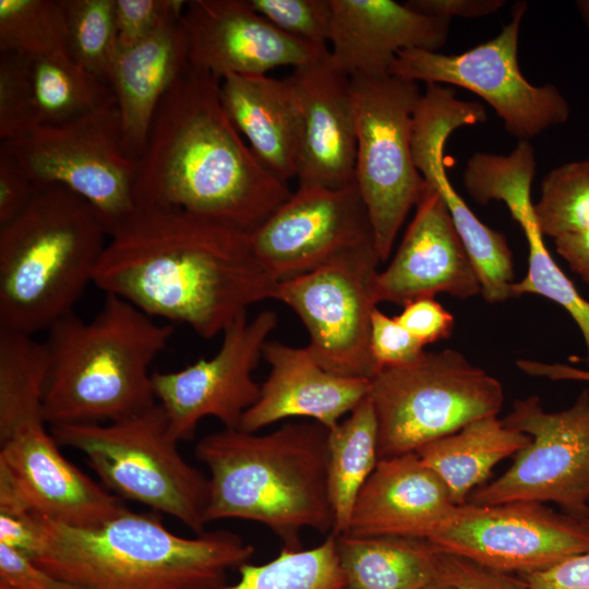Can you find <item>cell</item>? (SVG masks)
<instances>
[{
    "label": "cell",
    "mask_w": 589,
    "mask_h": 589,
    "mask_svg": "<svg viewBox=\"0 0 589 589\" xmlns=\"http://www.w3.org/2000/svg\"><path fill=\"white\" fill-rule=\"evenodd\" d=\"M172 334L171 324L108 293L92 320L74 312L61 317L44 340L49 364L47 423H107L157 402L152 365Z\"/></svg>",
    "instance_id": "5"
},
{
    "label": "cell",
    "mask_w": 589,
    "mask_h": 589,
    "mask_svg": "<svg viewBox=\"0 0 589 589\" xmlns=\"http://www.w3.org/2000/svg\"><path fill=\"white\" fill-rule=\"evenodd\" d=\"M250 238L259 262L277 283L338 262H381L356 182L336 189L298 187Z\"/></svg>",
    "instance_id": "13"
},
{
    "label": "cell",
    "mask_w": 589,
    "mask_h": 589,
    "mask_svg": "<svg viewBox=\"0 0 589 589\" xmlns=\"http://www.w3.org/2000/svg\"><path fill=\"white\" fill-rule=\"evenodd\" d=\"M190 64L221 81L230 74L262 75L293 69L329 52L294 38L260 14L249 0H189L181 16Z\"/></svg>",
    "instance_id": "19"
},
{
    "label": "cell",
    "mask_w": 589,
    "mask_h": 589,
    "mask_svg": "<svg viewBox=\"0 0 589 589\" xmlns=\"http://www.w3.org/2000/svg\"><path fill=\"white\" fill-rule=\"evenodd\" d=\"M350 79L357 127L354 182L385 262L426 185L412 154L414 113L423 93L419 83L392 74Z\"/></svg>",
    "instance_id": "9"
},
{
    "label": "cell",
    "mask_w": 589,
    "mask_h": 589,
    "mask_svg": "<svg viewBox=\"0 0 589 589\" xmlns=\"http://www.w3.org/2000/svg\"><path fill=\"white\" fill-rule=\"evenodd\" d=\"M239 578L218 589H345L339 566L336 536L310 549L283 548L263 564L244 563Z\"/></svg>",
    "instance_id": "31"
},
{
    "label": "cell",
    "mask_w": 589,
    "mask_h": 589,
    "mask_svg": "<svg viewBox=\"0 0 589 589\" xmlns=\"http://www.w3.org/2000/svg\"><path fill=\"white\" fill-rule=\"evenodd\" d=\"M370 344L378 370L408 364L424 352L422 346L396 318L377 306L371 315Z\"/></svg>",
    "instance_id": "38"
},
{
    "label": "cell",
    "mask_w": 589,
    "mask_h": 589,
    "mask_svg": "<svg viewBox=\"0 0 589 589\" xmlns=\"http://www.w3.org/2000/svg\"><path fill=\"white\" fill-rule=\"evenodd\" d=\"M380 262L345 261L277 283L273 299L288 305L309 334L305 346L325 370L371 380V315L377 306L370 284Z\"/></svg>",
    "instance_id": "16"
},
{
    "label": "cell",
    "mask_w": 589,
    "mask_h": 589,
    "mask_svg": "<svg viewBox=\"0 0 589 589\" xmlns=\"http://www.w3.org/2000/svg\"><path fill=\"white\" fill-rule=\"evenodd\" d=\"M194 455L209 473L207 525L256 522L292 550L302 548L305 529L333 532L324 425L288 422L265 434L224 428L203 436Z\"/></svg>",
    "instance_id": "3"
},
{
    "label": "cell",
    "mask_w": 589,
    "mask_h": 589,
    "mask_svg": "<svg viewBox=\"0 0 589 589\" xmlns=\"http://www.w3.org/2000/svg\"><path fill=\"white\" fill-rule=\"evenodd\" d=\"M588 526H589V521H587Z\"/></svg>",
    "instance_id": "50"
},
{
    "label": "cell",
    "mask_w": 589,
    "mask_h": 589,
    "mask_svg": "<svg viewBox=\"0 0 589 589\" xmlns=\"http://www.w3.org/2000/svg\"><path fill=\"white\" fill-rule=\"evenodd\" d=\"M345 589H424L436 581L441 552L426 539L336 537Z\"/></svg>",
    "instance_id": "29"
},
{
    "label": "cell",
    "mask_w": 589,
    "mask_h": 589,
    "mask_svg": "<svg viewBox=\"0 0 589 589\" xmlns=\"http://www.w3.org/2000/svg\"><path fill=\"white\" fill-rule=\"evenodd\" d=\"M378 461V424L366 396L328 430L327 491L334 515L332 534L347 533L357 496Z\"/></svg>",
    "instance_id": "30"
},
{
    "label": "cell",
    "mask_w": 589,
    "mask_h": 589,
    "mask_svg": "<svg viewBox=\"0 0 589 589\" xmlns=\"http://www.w3.org/2000/svg\"><path fill=\"white\" fill-rule=\"evenodd\" d=\"M278 323L264 310L253 318H236L221 334L218 351L208 359L168 372L154 371L153 389L178 441L192 440L200 422L217 419L225 429H239L244 413L256 402L261 385L253 372Z\"/></svg>",
    "instance_id": "15"
},
{
    "label": "cell",
    "mask_w": 589,
    "mask_h": 589,
    "mask_svg": "<svg viewBox=\"0 0 589 589\" xmlns=\"http://www.w3.org/2000/svg\"><path fill=\"white\" fill-rule=\"evenodd\" d=\"M189 63L181 17L118 48L110 87L121 117L123 148L132 159L143 153L160 100Z\"/></svg>",
    "instance_id": "27"
},
{
    "label": "cell",
    "mask_w": 589,
    "mask_h": 589,
    "mask_svg": "<svg viewBox=\"0 0 589 589\" xmlns=\"http://www.w3.org/2000/svg\"><path fill=\"white\" fill-rule=\"evenodd\" d=\"M70 58L110 86L118 51L115 0H61Z\"/></svg>",
    "instance_id": "33"
},
{
    "label": "cell",
    "mask_w": 589,
    "mask_h": 589,
    "mask_svg": "<svg viewBox=\"0 0 589 589\" xmlns=\"http://www.w3.org/2000/svg\"><path fill=\"white\" fill-rule=\"evenodd\" d=\"M518 369L531 376L545 377L551 381H578L589 383V371L566 363H548L520 359L516 361Z\"/></svg>",
    "instance_id": "47"
},
{
    "label": "cell",
    "mask_w": 589,
    "mask_h": 589,
    "mask_svg": "<svg viewBox=\"0 0 589 589\" xmlns=\"http://www.w3.org/2000/svg\"><path fill=\"white\" fill-rule=\"evenodd\" d=\"M263 358L271 371L259 399L241 420L243 431L259 432L290 418H305L330 430L369 395L370 380L325 370L306 347L268 340Z\"/></svg>",
    "instance_id": "24"
},
{
    "label": "cell",
    "mask_w": 589,
    "mask_h": 589,
    "mask_svg": "<svg viewBox=\"0 0 589 589\" xmlns=\"http://www.w3.org/2000/svg\"><path fill=\"white\" fill-rule=\"evenodd\" d=\"M36 516L41 548L32 562L89 589H218L255 551L226 530L178 536L155 512L127 508L92 527Z\"/></svg>",
    "instance_id": "4"
},
{
    "label": "cell",
    "mask_w": 589,
    "mask_h": 589,
    "mask_svg": "<svg viewBox=\"0 0 589 589\" xmlns=\"http://www.w3.org/2000/svg\"><path fill=\"white\" fill-rule=\"evenodd\" d=\"M0 589H89L57 577L0 544Z\"/></svg>",
    "instance_id": "41"
},
{
    "label": "cell",
    "mask_w": 589,
    "mask_h": 589,
    "mask_svg": "<svg viewBox=\"0 0 589 589\" xmlns=\"http://www.w3.org/2000/svg\"><path fill=\"white\" fill-rule=\"evenodd\" d=\"M93 284L151 317L221 335L277 285L250 233L177 207L136 205L109 233Z\"/></svg>",
    "instance_id": "1"
},
{
    "label": "cell",
    "mask_w": 589,
    "mask_h": 589,
    "mask_svg": "<svg viewBox=\"0 0 589 589\" xmlns=\"http://www.w3.org/2000/svg\"><path fill=\"white\" fill-rule=\"evenodd\" d=\"M50 431L59 446L81 453L119 498L168 515L196 534L206 531L208 477L180 454L158 402L120 420L55 425Z\"/></svg>",
    "instance_id": "7"
},
{
    "label": "cell",
    "mask_w": 589,
    "mask_h": 589,
    "mask_svg": "<svg viewBox=\"0 0 589 589\" xmlns=\"http://www.w3.org/2000/svg\"><path fill=\"white\" fill-rule=\"evenodd\" d=\"M396 318L422 346L448 338L455 326L454 315L433 297L406 303Z\"/></svg>",
    "instance_id": "40"
},
{
    "label": "cell",
    "mask_w": 589,
    "mask_h": 589,
    "mask_svg": "<svg viewBox=\"0 0 589 589\" xmlns=\"http://www.w3.org/2000/svg\"><path fill=\"white\" fill-rule=\"evenodd\" d=\"M486 121L482 104L457 98L452 88L428 84L414 113L412 154L425 182L443 199L455 229L476 268L481 294L489 303L513 296L514 262L506 237L484 225L450 183L444 147L457 129Z\"/></svg>",
    "instance_id": "18"
},
{
    "label": "cell",
    "mask_w": 589,
    "mask_h": 589,
    "mask_svg": "<svg viewBox=\"0 0 589 589\" xmlns=\"http://www.w3.org/2000/svg\"><path fill=\"white\" fill-rule=\"evenodd\" d=\"M329 52L350 77H386L405 49L438 51L452 20L417 12L394 0H330Z\"/></svg>",
    "instance_id": "23"
},
{
    "label": "cell",
    "mask_w": 589,
    "mask_h": 589,
    "mask_svg": "<svg viewBox=\"0 0 589 589\" xmlns=\"http://www.w3.org/2000/svg\"><path fill=\"white\" fill-rule=\"evenodd\" d=\"M503 422L531 441L506 472L472 491L469 503L552 502L589 521V392L556 412L534 395L516 399Z\"/></svg>",
    "instance_id": "11"
},
{
    "label": "cell",
    "mask_w": 589,
    "mask_h": 589,
    "mask_svg": "<svg viewBox=\"0 0 589 589\" xmlns=\"http://www.w3.org/2000/svg\"><path fill=\"white\" fill-rule=\"evenodd\" d=\"M424 589H455V588L449 586V585H446L444 582H441V581L436 580V581L430 584L429 586H426Z\"/></svg>",
    "instance_id": "49"
},
{
    "label": "cell",
    "mask_w": 589,
    "mask_h": 589,
    "mask_svg": "<svg viewBox=\"0 0 589 589\" xmlns=\"http://www.w3.org/2000/svg\"><path fill=\"white\" fill-rule=\"evenodd\" d=\"M302 118L298 187L336 189L354 182L357 127L351 79L330 52L287 76Z\"/></svg>",
    "instance_id": "21"
},
{
    "label": "cell",
    "mask_w": 589,
    "mask_h": 589,
    "mask_svg": "<svg viewBox=\"0 0 589 589\" xmlns=\"http://www.w3.org/2000/svg\"><path fill=\"white\" fill-rule=\"evenodd\" d=\"M219 96L228 118L261 164L286 183L297 178L302 118L289 80L230 74L220 81Z\"/></svg>",
    "instance_id": "26"
},
{
    "label": "cell",
    "mask_w": 589,
    "mask_h": 589,
    "mask_svg": "<svg viewBox=\"0 0 589 589\" xmlns=\"http://www.w3.org/2000/svg\"><path fill=\"white\" fill-rule=\"evenodd\" d=\"M482 566L531 573L589 552V526L538 502L456 505L428 539Z\"/></svg>",
    "instance_id": "14"
},
{
    "label": "cell",
    "mask_w": 589,
    "mask_h": 589,
    "mask_svg": "<svg viewBox=\"0 0 589 589\" xmlns=\"http://www.w3.org/2000/svg\"><path fill=\"white\" fill-rule=\"evenodd\" d=\"M35 188L60 185L86 200L110 231L135 208L136 160L127 155L116 98L74 120L1 142Z\"/></svg>",
    "instance_id": "10"
},
{
    "label": "cell",
    "mask_w": 589,
    "mask_h": 589,
    "mask_svg": "<svg viewBox=\"0 0 589 589\" xmlns=\"http://www.w3.org/2000/svg\"><path fill=\"white\" fill-rule=\"evenodd\" d=\"M554 247L569 268L589 286V230L560 236L554 239Z\"/></svg>",
    "instance_id": "46"
},
{
    "label": "cell",
    "mask_w": 589,
    "mask_h": 589,
    "mask_svg": "<svg viewBox=\"0 0 589 589\" xmlns=\"http://www.w3.org/2000/svg\"><path fill=\"white\" fill-rule=\"evenodd\" d=\"M374 303L398 305L446 293L467 299L481 294L476 268L440 193L426 183L414 216L389 265L370 284Z\"/></svg>",
    "instance_id": "20"
},
{
    "label": "cell",
    "mask_w": 589,
    "mask_h": 589,
    "mask_svg": "<svg viewBox=\"0 0 589 589\" xmlns=\"http://www.w3.org/2000/svg\"><path fill=\"white\" fill-rule=\"evenodd\" d=\"M44 417L0 430V502L75 527L119 515L121 498L68 460Z\"/></svg>",
    "instance_id": "17"
},
{
    "label": "cell",
    "mask_w": 589,
    "mask_h": 589,
    "mask_svg": "<svg viewBox=\"0 0 589 589\" xmlns=\"http://www.w3.org/2000/svg\"><path fill=\"white\" fill-rule=\"evenodd\" d=\"M576 7L585 25L589 28V0L576 1Z\"/></svg>",
    "instance_id": "48"
},
{
    "label": "cell",
    "mask_w": 589,
    "mask_h": 589,
    "mask_svg": "<svg viewBox=\"0 0 589 589\" xmlns=\"http://www.w3.org/2000/svg\"><path fill=\"white\" fill-rule=\"evenodd\" d=\"M378 424V459L417 452L466 424L497 416L498 380L457 350L424 351L414 361L383 368L370 380Z\"/></svg>",
    "instance_id": "8"
},
{
    "label": "cell",
    "mask_w": 589,
    "mask_h": 589,
    "mask_svg": "<svg viewBox=\"0 0 589 589\" xmlns=\"http://www.w3.org/2000/svg\"><path fill=\"white\" fill-rule=\"evenodd\" d=\"M0 544L35 560L41 548V531L35 513L0 507Z\"/></svg>",
    "instance_id": "43"
},
{
    "label": "cell",
    "mask_w": 589,
    "mask_h": 589,
    "mask_svg": "<svg viewBox=\"0 0 589 589\" xmlns=\"http://www.w3.org/2000/svg\"><path fill=\"white\" fill-rule=\"evenodd\" d=\"M281 32L300 40L328 46L333 10L330 0H249Z\"/></svg>",
    "instance_id": "36"
},
{
    "label": "cell",
    "mask_w": 589,
    "mask_h": 589,
    "mask_svg": "<svg viewBox=\"0 0 589 589\" xmlns=\"http://www.w3.org/2000/svg\"><path fill=\"white\" fill-rule=\"evenodd\" d=\"M437 581L455 589H530L520 576L492 569L470 560L440 554Z\"/></svg>",
    "instance_id": "39"
},
{
    "label": "cell",
    "mask_w": 589,
    "mask_h": 589,
    "mask_svg": "<svg viewBox=\"0 0 589 589\" xmlns=\"http://www.w3.org/2000/svg\"><path fill=\"white\" fill-rule=\"evenodd\" d=\"M108 238L86 200L60 185L36 188L28 205L0 226V328L34 335L72 313Z\"/></svg>",
    "instance_id": "6"
},
{
    "label": "cell",
    "mask_w": 589,
    "mask_h": 589,
    "mask_svg": "<svg viewBox=\"0 0 589 589\" xmlns=\"http://www.w3.org/2000/svg\"><path fill=\"white\" fill-rule=\"evenodd\" d=\"M527 2H516L510 21L492 39L459 55L405 49L398 52L390 74L413 82L452 84L485 100L519 141L565 123L569 105L553 84H531L518 64L519 29Z\"/></svg>",
    "instance_id": "12"
},
{
    "label": "cell",
    "mask_w": 589,
    "mask_h": 589,
    "mask_svg": "<svg viewBox=\"0 0 589 589\" xmlns=\"http://www.w3.org/2000/svg\"><path fill=\"white\" fill-rule=\"evenodd\" d=\"M505 3V0H408L405 2L417 12L448 20L486 16L497 12Z\"/></svg>",
    "instance_id": "45"
},
{
    "label": "cell",
    "mask_w": 589,
    "mask_h": 589,
    "mask_svg": "<svg viewBox=\"0 0 589 589\" xmlns=\"http://www.w3.org/2000/svg\"><path fill=\"white\" fill-rule=\"evenodd\" d=\"M516 221L528 243V271L524 279L514 283L513 296L539 294L564 308L582 335L589 361V301L580 296L549 253L533 209L521 214Z\"/></svg>",
    "instance_id": "34"
},
{
    "label": "cell",
    "mask_w": 589,
    "mask_h": 589,
    "mask_svg": "<svg viewBox=\"0 0 589 589\" xmlns=\"http://www.w3.org/2000/svg\"><path fill=\"white\" fill-rule=\"evenodd\" d=\"M530 589H589V552L537 572L518 574Z\"/></svg>",
    "instance_id": "44"
},
{
    "label": "cell",
    "mask_w": 589,
    "mask_h": 589,
    "mask_svg": "<svg viewBox=\"0 0 589 589\" xmlns=\"http://www.w3.org/2000/svg\"><path fill=\"white\" fill-rule=\"evenodd\" d=\"M35 190L21 165L0 146V226L11 221L28 205Z\"/></svg>",
    "instance_id": "42"
},
{
    "label": "cell",
    "mask_w": 589,
    "mask_h": 589,
    "mask_svg": "<svg viewBox=\"0 0 589 589\" xmlns=\"http://www.w3.org/2000/svg\"><path fill=\"white\" fill-rule=\"evenodd\" d=\"M183 0H115L118 48L136 44L182 15Z\"/></svg>",
    "instance_id": "37"
},
{
    "label": "cell",
    "mask_w": 589,
    "mask_h": 589,
    "mask_svg": "<svg viewBox=\"0 0 589 589\" xmlns=\"http://www.w3.org/2000/svg\"><path fill=\"white\" fill-rule=\"evenodd\" d=\"M530 441L529 435L508 428L497 416H489L423 445L416 453L445 483L454 504L461 505L496 464L520 452Z\"/></svg>",
    "instance_id": "28"
},
{
    "label": "cell",
    "mask_w": 589,
    "mask_h": 589,
    "mask_svg": "<svg viewBox=\"0 0 589 589\" xmlns=\"http://www.w3.org/2000/svg\"><path fill=\"white\" fill-rule=\"evenodd\" d=\"M220 81L189 63L169 87L136 160V205L177 207L255 231L291 195L225 112Z\"/></svg>",
    "instance_id": "2"
},
{
    "label": "cell",
    "mask_w": 589,
    "mask_h": 589,
    "mask_svg": "<svg viewBox=\"0 0 589 589\" xmlns=\"http://www.w3.org/2000/svg\"><path fill=\"white\" fill-rule=\"evenodd\" d=\"M455 506L416 452L382 458L357 496L347 533L428 540Z\"/></svg>",
    "instance_id": "25"
},
{
    "label": "cell",
    "mask_w": 589,
    "mask_h": 589,
    "mask_svg": "<svg viewBox=\"0 0 589 589\" xmlns=\"http://www.w3.org/2000/svg\"><path fill=\"white\" fill-rule=\"evenodd\" d=\"M533 212L541 233L553 239L589 230V158L552 169Z\"/></svg>",
    "instance_id": "35"
},
{
    "label": "cell",
    "mask_w": 589,
    "mask_h": 589,
    "mask_svg": "<svg viewBox=\"0 0 589 589\" xmlns=\"http://www.w3.org/2000/svg\"><path fill=\"white\" fill-rule=\"evenodd\" d=\"M0 52L70 57L61 0H0Z\"/></svg>",
    "instance_id": "32"
},
{
    "label": "cell",
    "mask_w": 589,
    "mask_h": 589,
    "mask_svg": "<svg viewBox=\"0 0 589 589\" xmlns=\"http://www.w3.org/2000/svg\"><path fill=\"white\" fill-rule=\"evenodd\" d=\"M111 87L69 56L0 52V139L61 124L113 99Z\"/></svg>",
    "instance_id": "22"
}]
</instances>
